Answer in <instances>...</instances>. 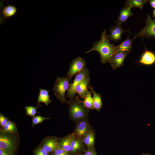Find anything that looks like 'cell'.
I'll list each match as a JSON object with an SVG mask.
<instances>
[{"label":"cell","instance_id":"obj_1","mask_svg":"<svg viewBox=\"0 0 155 155\" xmlns=\"http://www.w3.org/2000/svg\"><path fill=\"white\" fill-rule=\"evenodd\" d=\"M94 51L99 53L100 61L103 64L109 63L111 57L116 52L115 46L110 42L108 38L106 29L102 32L100 40L95 42L91 48L86 53Z\"/></svg>","mask_w":155,"mask_h":155},{"label":"cell","instance_id":"obj_2","mask_svg":"<svg viewBox=\"0 0 155 155\" xmlns=\"http://www.w3.org/2000/svg\"><path fill=\"white\" fill-rule=\"evenodd\" d=\"M69 113L70 119L77 123L81 121L88 119L89 110L79 98L75 95L69 101Z\"/></svg>","mask_w":155,"mask_h":155},{"label":"cell","instance_id":"obj_3","mask_svg":"<svg viewBox=\"0 0 155 155\" xmlns=\"http://www.w3.org/2000/svg\"><path fill=\"white\" fill-rule=\"evenodd\" d=\"M20 142L18 133H11L0 131V149L15 152L18 149Z\"/></svg>","mask_w":155,"mask_h":155},{"label":"cell","instance_id":"obj_4","mask_svg":"<svg viewBox=\"0 0 155 155\" xmlns=\"http://www.w3.org/2000/svg\"><path fill=\"white\" fill-rule=\"evenodd\" d=\"M70 79L68 77H57L54 84L53 90L56 98L63 103H69L66 99L65 94L69 87Z\"/></svg>","mask_w":155,"mask_h":155},{"label":"cell","instance_id":"obj_5","mask_svg":"<svg viewBox=\"0 0 155 155\" xmlns=\"http://www.w3.org/2000/svg\"><path fill=\"white\" fill-rule=\"evenodd\" d=\"M145 22V26L140 32L135 34L133 38L134 39L138 37L155 38V20L152 19L148 14L146 18Z\"/></svg>","mask_w":155,"mask_h":155},{"label":"cell","instance_id":"obj_6","mask_svg":"<svg viewBox=\"0 0 155 155\" xmlns=\"http://www.w3.org/2000/svg\"><path fill=\"white\" fill-rule=\"evenodd\" d=\"M90 74L89 70L86 67L83 70L77 74L73 83L70 84L67 90V96L70 100L72 99L76 94L75 89L76 86L85 77L89 76Z\"/></svg>","mask_w":155,"mask_h":155},{"label":"cell","instance_id":"obj_7","mask_svg":"<svg viewBox=\"0 0 155 155\" xmlns=\"http://www.w3.org/2000/svg\"><path fill=\"white\" fill-rule=\"evenodd\" d=\"M84 59L78 57L72 60L70 63L67 76L71 79V77L83 70L86 67Z\"/></svg>","mask_w":155,"mask_h":155},{"label":"cell","instance_id":"obj_8","mask_svg":"<svg viewBox=\"0 0 155 155\" xmlns=\"http://www.w3.org/2000/svg\"><path fill=\"white\" fill-rule=\"evenodd\" d=\"M60 138L54 136H47L42 140L40 145L49 153H52L59 148Z\"/></svg>","mask_w":155,"mask_h":155},{"label":"cell","instance_id":"obj_9","mask_svg":"<svg viewBox=\"0 0 155 155\" xmlns=\"http://www.w3.org/2000/svg\"><path fill=\"white\" fill-rule=\"evenodd\" d=\"M129 53L125 51L116 52L111 57L109 63L112 69L115 70L119 68L124 64V61Z\"/></svg>","mask_w":155,"mask_h":155},{"label":"cell","instance_id":"obj_10","mask_svg":"<svg viewBox=\"0 0 155 155\" xmlns=\"http://www.w3.org/2000/svg\"><path fill=\"white\" fill-rule=\"evenodd\" d=\"M91 126L88 119L76 123L74 131L73 133L74 137L83 139L89 130Z\"/></svg>","mask_w":155,"mask_h":155},{"label":"cell","instance_id":"obj_11","mask_svg":"<svg viewBox=\"0 0 155 155\" xmlns=\"http://www.w3.org/2000/svg\"><path fill=\"white\" fill-rule=\"evenodd\" d=\"M86 146L82 139L74 137L69 152V155L82 154L85 152Z\"/></svg>","mask_w":155,"mask_h":155},{"label":"cell","instance_id":"obj_12","mask_svg":"<svg viewBox=\"0 0 155 155\" xmlns=\"http://www.w3.org/2000/svg\"><path fill=\"white\" fill-rule=\"evenodd\" d=\"M110 34L107 35L109 40L117 42L121 39L122 34L124 32H129V30H125L121 25L117 24L115 26H111L110 29Z\"/></svg>","mask_w":155,"mask_h":155},{"label":"cell","instance_id":"obj_13","mask_svg":"<svg viewBox=\"0 0 155 155\" xmlns=\"http://www.w3.org/2000/svg\"><path fill=\"white\" fill-rule=\"evenodd\" d=\"M90 78L89 76L85 77L76 87L75 91L82 99L85 98L87 95L88 87L90 84Z\"/></svg>","mask_w":155,"mask_h":155},{"label":"cell","instance_id":"obj_14","mask_svg":"<svg viewBox=\"0 0 155 155\" xmlns=\"http://www.w3.org/2000/svg\"><path fill=\"white\" fill-rule=\"evenodd\" d=\"M145 51L142 54L140 59L138 62L140 64L146 66H151L155 63V53L147 50L145 48Z\"/></svg>","mask_w":155,"mask_h":155},{"label":"cell","instance_id":"obj_15","mask_svg":"<svg viewBox=\"0 0 155 155\" xmlns=\"http://www.w3.org/2000/svg\"><path fill=\"white\" fill-rule=\"evenodd\" d=\"M17 7L13 5L8 4L3 6L1 9V20H5L13 16L17 13Z\"/></svg>","mask_w":155,"mask_h":155},{"label":"cell","instance_id":"obj_16","mask_svg":"<svg viewBox=\"0 0 155 155\" xmlns=\"http://www.w3.org/2000/svg\"><path fill=\"white\" fill-rule=\"evenodd\" d=\"M87 150L94 148L95 134L93 128L90 127L87 133L83 139Z\"/></svg>","mask_w":155,"mask_h":155},{"label":"cell","instance_id":"obj_17","mask_svg":"<svg viewBox=\"0 0 155 155\" xmlns=\"http://www.w3.org/2000/svg\"><path fill=\"white\" fill-rule=\"evenodd\" d=\"M131 9L130 7H126L122 8L115 23L121 25L122 24L125 22L129 17L133 15L131 11Z\"/></svg>","mask_w":155,"mask_h":155},{"label":"cell","instance_id":"obj_18","mask_svg":"<svg viewBox=\"0 0 155 155\" xmlns=\"http://www.w3.org/2000/svg\"><path fill=\"white\" fill-rule=\"evenodd\" d=\"M134 39V38L132 39H130L129 36H128L125 40L119 45L115 46L116 52L125 51L129 53L131 51L133 41Z\"/></svg>","mask_w":155,"mask_h":155},{"label":"cell","instance_id":"obj_19","mask_svg":"<svg viewBox=\"0 0 155 155\" xmlns=\"http://www.w3.org/2000/svg\"><path fill=\"white\" fill-rule=\"evenodd\" d=\"M39 90L40 91L37 100V106L40 107L41 105L40 103L43 102L47 106L52 101V100L50 99V96L49 94L50 91L43 89H39Z\"/></svg>","mask_w":155,"mask_h":155},{"label":"cell","instance_id":"obj_20","mask_svg":"<svg viewBox=\"0 0 155 155\" xmlns=\"http://www.w3.org/2000/svg\"><path fill=\"white\" fill-rule=\"evenodd\" d=\"M88 88L90 90L93 95L92 98L93 100L94 109L96 110L98 112H99L102 106L101 94L95 92L93 89V87L92 86H88Z\"/></svg>","mask_w":155,"mask_h":155},{"label":"cell","instance_id":"obj_21","mask_svg":"<svg viewBox=\"0 0 155 155\" xmlns=\"http://www.w3.org/2000/svg\"><path fill=\"white\" fill-rule=\"evenodd\" d=\"M73 133H70L60 138L59 148L69 153L71 142L74 138Z\"/></svg>","mask_w":155,"mask_h":155},{"label":"cell","instance_id":"obj_22","mask_svg":"<svg viewBox=\"0 0 155 155\" xmlns=\"http://www.w3.org/2000/svg\"><path fill=\"white\" fill-rule=\"evenodd\" d=\"M149 0H126L124 7H129L131 8L138 7L141 9H143L144 5Z\"/></svg>","mask_w":155,"mask_h":155},{"label":"cell","instance_id":"obj_23","mask_svg":"<svg viewBox=\"0 0 155 155\" xmlns=\"http://www.w3.org/2000/svg\"><path fill=\"white\" fill-rule=\"evenodd\" d=\"M0 131L11 133H18L16 124L13 121L10 120L3 128H0Z\"/></svg>","mask_w":155,"mask_h":155},{"label":"cell","instance_id":"obj_24","mask_svg":"<svg viewBox=\"0 0 155 155\" xmlns=\"http://www.w3.org/2000/svg\"><path fill=\"white\" fill-rule=\"evenodd\" d=\"M92 94L91 92L88 91L84 100L82 101L85 107L89 110L94 109L93 100Z\"/></svg>","mask_w":155,"mask_h":155},{"label":"cell","instance_id":"obj_25","mask_svg":"<svg viewBox=\"0 0 155 155\" xmlns=\"http://www.w3.org/2000/svg\"><path fill=\"white\" fill-rule=\"evenodd\" d=\"M51 119V118H46L40 115L35 116L32 118V126L33 127L37 124L42 123L43 121L45 120Z\"/></svg>","mask_w":155,"mask_h":155},{"label":"cell","instance_id":"obj_26","mask_svg":"<svg viewBox=\"0 0 155 155\" xmlns=\"http://www.w3.org/2000/svg\"><path fill=\"white\" fill-rule=\"evenodd\" d=\"M38 107L37 106L36 107L32 106L25 107V108L26 111V115H29L30 117H33L35 116L37 113H39L37 111V109Z\"/></svg>","mask_w":155,"mask_h":155},{"label":"cell","instance_id":"obj_27","mask_svg":"<svg viewBox=\"0 0 155 155\" xmlns=\"http://www.w3.org/2000/svg\"><path fill=\"white\" fill-rule=\"evenodd\" d=\"M34 155H49V153L44 149L40 145L34 151Z\"/></svg>","mask_w":155,"mask_h":155},{"label":"cell","instance_id":"obj_28","mask_svg":"<svg viewBox=\"0 0 155 155\" xmlns=\"http://www.w3.org/2000/svg\"><path fill=\"white\" fill-rule=\"evenodd\" d=\"M10 120L6 117L1 113H0V128L3 127Z\"/></svg>","mask_w":155,"mask_h":155},{"label":"cell","instance_id":"obj_29","mask_svg":"<svg viewBox=\"0 0 155 155\" xmlns=\"http://www.w3.org/2000/svg\"><path fill=\"white\" fill-rule=\"evenodd\" d=\"M52 155H69L68 152L59 148L52 152Z\"/></svg>","mask_w":155,"mask_h":155},{"label":"cell","instance_id":"obj_30","mask_svg":"<svg viewBox=\"0 0 155 155\" xmlns=\"http://www.w3.org/2000/svg\"><path fill=\"white\" fill-rule=\"evenodd\" d=\"M82 155H98L94 148L87 150Z\"/></svg>","mask_w":155,"mask_h":155},{"label":"cell","instance_id":"obj_31","mask_svg":"<svg viewBox=\"0 0 155 155\" xmlns=\"http://www.w3.org/2000/svg\"><path fill=\"white\" fill-rule=\"evenodd\" d=\"M14 152H11L5 150L0 149V155H15Z\"/></svg>","mask_w":155,"mask_h":155},{"label":"cell","instance_id":"obj_32","mask_svg":"<svg viewBox=\"0 0 155 155\" xmlns=\"http://www.w3.org/2000/svg\"><path fill=\"white\" fill-rule=\"evenodd\" d=\"M151 6L155 9V0H149Z\"/></svg>","mask_w":155,"mask_h":155},{"label":"cell","instance_id":"obj_33","mask_svg":"<svg viewBox=\"0 0 155 155\" xmlns=\"http://www.w3.org/2000/svg\"><path fill=\"white\" fill-rule=\"evenodd\" d=\"M152 16L154 18V20H155V9L153 11Z\"/></svg>","mask_w":155,"mask_h":155},{"label":"cell","instance_id":"obj_34","mask_svg":"<svg viewBox=\"0 0 155 155\" xmlns=\"http://www.w3.org/2000/svg\"><path fill=\"white\" fill-rule=\"evenodd\" d=\"M142 155H152L149 153H143Z\"/></svg>","mask_w":155,"mask_h":155},{"label":"cell","instance_id":"obj_35","mask_svg":"<svg viewBox=\"0 0 155 155\" xmlns=\"http://www.w3.org/2000/svg\"><path fill=\"white\" fill-rule=\"evenodd\" d=\"M83 154H78L77 155H82Z\"/></svg>","mask_w":155,"mask_h":155}]
</instances>
